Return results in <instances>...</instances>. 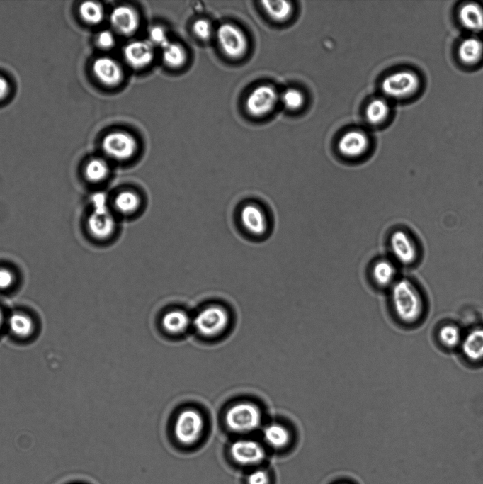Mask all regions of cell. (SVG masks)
<instances>
[{
  "label": "cell",
  "mask_w": 483,
  "mask_h": 484,
  "mask_svg": "<svg viewBox=\"0 0 483 484\" xmlns=\"http://www.w3.org/2000/svg\"><path fill=\"white\" fill-rule=\"evenodd\" d=\"M392 308L398 320L405 325H414L422 318L425 305L416 286L407 279H401L392 285Z\"/></svg>",
  "instance_id": "obj_1"
},
{
  "label": "cell",
  "mask_w": 483,
  "mask_h": 484,
  "mask_svg": "<svg viewBox=\"0 0 483 484\" xmlns=\"http://www.w3.org/2000/svg\"><path fill=\"white\" fill-rule=\"evenodd\" d=\"M263 414L254 403L243 401L232 405L226 412L225 423L228 429L237 434L251 433L261 424Z\"/></svg>",
  "instance_id": "obj_2"
},
{
  "label": "cell",
  "mask_w": 483,
  "mask_h": 484,
  "mask_svg": "<svg viewBox=\"0 0 483 484\" xmlns=\"http://www.w3.org/2000/svg\"><path fill=\"white\" fill-rule=\"evenodd\" d=\"M203 429L204 421L201 414L195 410L186 409L176 417L174 436L179 444L191 446L200 439Z\"/></svg>",
  "instance_id": "obj_3"
},
{
  "label": "cell",
  "mask_w": 483,
  "mask_h": 484,
  "mask_svg": "<svg viewBox=\"0 0 483 484\" xmlns=\"http://www.w3.org/2000/svg\"><path fill=\"white\" fill-rule=\"evenodd\" d=\"M420 80L414 72L402 70L385 77L382 83V92L393 99H403L413 95L419 88Z\"/></svg>",
  "instance_id": "obj_4"
},
{
  "label": "cell",
  "mask_w": 483,
  "mask_h": 484,
  "mask_svg": "<svg viewBox=\"0 0 483 484\" xmlns=\"http://www.w3.org/2000/svg\"><path fill=\"white\" fill-rule=\"evenodd\" d=\"M217 40L222 52L229 57H242L248 48V41L243 31L234 24L223 23L216 33Z\"/></svg>",
  "instance_id": "obj_5"
},
{
  "label": "cell",
  "mask_w": 483,
  "mask_h": 484,
  "mask_svg": "<svg viewBox=\"0 0 483 484\" xmlns=\"http://www.w3.org/2000/svg\"><path fill=\"white\" fill-rule=\"evenodd\" d=\"M228 314L226 310L217 305H212L203 309L195 317L193 325L198 333L203 336L212 337L220 334L227 326Z\"/></svg>",
  "instance_id": "obj_6"
},
{
  "label": "cell",
  "mask_w": 483,
  "mask_h": 484,
  "mask_svg": "<svg viewBox=\"0 0 483 484\" xmlns=\"http://www.w3.org/2000/svg\"><path fill=\"white\" fill-rule=\"evenodd\" d=\"M229 454L234 463L239 466H254L265 458L262 445L253 439H239L233 441L229 448Z\"/></svg>",
  "instance_id": "obj_7"
},
{
  "label": "cell",
  "mask_w": 483,
  "mask_h": 484,
  "mask_svg": "<svg viewBox=\"0 0 483 484\" xmlns=\"http://www.w3.org/2000/svg\"><path fill=\"white\" fill-rule=\"evenodd\" d=\"M137 147L135 137L123 131L109 133L102 141V148L105 153L118 160L131 158L135 154Z\"/></svg>",
  "instance_id": "obj_8"
},
{
  "label": "cell",
  "mask_w": 483,
  "mask_h": 484,
  "mask_svg": "<svg viewBox=\"0 0 483 484\" xmlns=\"http://www.w3.org/2000/svg\"><path fill=\"white\" fill-rule=\"evenodd\" d=\"M279 96L271 85H261L254 89L246 99V108L254 117L268 114L275 106Z\"/></svg>",
  "instance_id": "obj_9"
},
{
  "label": "cell",
  "mask_w": 483,
  "mask_h": 484,
  "mask_svg": "<svg viewBox=\"0 0 483 484\" xmlns=\"http://www.w3.org/2000/svg\"><path fill=\"white\" fill-rule=\"evenodd\" d=\"M390 246L394 258L402 264L411 265L418 258L417 244L413 237L404 230H397L392 232Z\"/></svg>",
  "instance_id": "obj_10"
},
{
  "label": "cell",
  "mask_w": 483,
  "mask_h": 484,
  "mask_svg": "<svg viewBox=\"0 0 483 484\" xmlns=\"http://www.w3.org/2000/svg\"><path fill=\"white\" fill-rule=\"evenodd\" d=\"M92 71L96 79L108 86H115L120 83L123 73L119 64L109 57H100L92 64Z\"/></svg>",
  "instance_id": "obj_11"
},
{
  "label": "cell",
  "mask_w": 483,
  "mask_h": 484,
  "mask_svg": "<svg viewBox=\"0 0 483 484\" xmlns=\"http://www.w3.org/2000/svg\"><path fill=\"white\" fill-rule=\"evenodd\" d=\"M154 46L148 40H135L124 48L123 55L126 62L135 69L147 67L153 60Z\"/></svg>",
  "instance_id": "obj_12"
},
{
  "label": "cell",
  "mask_w": 483,
  "mask_h": 484,
  "mask_svg": "<svg viewBox=\"0 0 483 484\" xmlns=\"http://www.w3.org/2000/svg\"><path fill=\"white\" fill-rule=\"evenodd\" d=\"M110 22L113 29L118 33L123 35H130L137 29L139 17L132 8L120 5L112 10Z\"/></svg>",
  "instance_id": "obj_13"
},
{
  "label": "cell",
  "mask_w": 483,
  "mask_h": 484,
  "mask_svg": "<svg viewBox=\"0 0 483 484\" xmlns=\"http://www.w3.org/2000/svg\"><path fill=\"white\" fill-rule=\"evenodd\" d=\"M90 233L97 239H106L113 232L115 222L110 213L104 207L95 209L87 220Z\"/></svg>",
  "instance_id": "obj_14"
},
{
  "label": "cell",
  "mask_w": 483,
  "mask_h": 484,
  "mask_svg": "<svg viewBox=\"0 0 483 484\" xmlns=\"http://www.w3.org/2000/svg\"><path fill=\"white\" fill-rule=\"evenodd\" d=\"M368 135L360 130L345 133L339 139L338 149L344 156L357 157L364 154L368 148Z\"/></svg>",
  "instance_id": "obj_15"
},
{
  "label": "cell",
  "mask_w": 483,
  "mask_h": 484,
  "mask_svg": "<svg viewBox=\"0 0 483 484\" xmlns=\"http://www.w3.org/2000/svg\"><path fill=\"white\" fill-rule=\"evenodd\" d=\"M462 354L472 363L483 361V326H477L463 335L460 345Z\"/></svg>",
  "instance_id": "obj_16"
},
{
  "label": "cell",
  "mask_w": 483,
  "mask_h": 484,
  "mask_svg": "<svg viewBox=\"0 0 483 484\" xmlns=\"http://www.w3.org/2000/svg\"><path fill=\"white\" fill-rule=\"evenodd\" d=\"M241 221L244 227L251 233L261 235L267 229V221L263 210L254 204L243 207L240 213Z\"/></svg>",
  "instance_id": "obj_17"
},
{
  "label": "cell",
  "mask_w": 483,
  "mask_h": 484,
  "mask_svg": "<svg viewBox=\"0 0 483 484\" xmlns=\"http://www.w3.org/2000/svg\"><path fill=\"white\" fill-rule=\"evenodd\" d=\"M460 23L467 30L479 32L483 30V9L477 4H463L459 11Z\"/></svg>",
  "instance_id": "obj_18"
},
{
  "label": "cell",
  "mask_w": 483,
  "mask_h": 484,
  "mask_svg": "<svg viewBox=\"0 0 483 484\" xmlns=\"http://www.w3.org/2000/svg\"><path fill=\"white\" fill-rule=\"evenodd\" d=\"M265 442L274 449H283L287 447L291 440L288 429L280 423H271L263 430Z\"/></svg>",
  "instance_id": "obj_19"
},
{
  "label": "cell",
  "mask_w": 483,
  "mask_h": 484,
  "mask_svg": "<svg viewBox=\"0 0 483 484\" xmlns=\"http://www.w3.org/2000/svg\"><path fill=\"white\" fill-rule=\"evenodd\" d=\"M458 54L463 63L468 65L475 64L482 57L483 43L477 38H467L460 43Z\"/></svg>",
  "instance_id": "obj_20"
},
{
  "label": "cell",
  "mask_w": 483,
  "mask_h": 484,
  "mask_svg": "<svg viewBox=\"0 0 483 484\" xmlns=\"http://www.w3.org/2000/svg\"><path fill=\"white\" fill-rule=\"evenodd\" d=\"M162 326L169 332L178 334L188 327L190 318L181 310H171L166 313L161 320Z\"/></svg>",
  "instance_id": "obj_21"
},
{
  "label": "cell",
  "mask_w": 483,
  "mask_h": 484,
  "mask_svg": "<svg viewBox=\"0 0 483 484\" xmlns=\"http://www.w3.org/2000/svg\"><path fill=\"white\" fill-rule=\"evenodd\" d=\"M261 4L268 16L278 22L286 21L292 13V5L288 1H263Z\"/></svg>",
  "instance_id": "obj_22"
},
{
  "label": "cell",
  "mask_w": 483,
  "mask_h": 484,
  "mask_svg": "<svg viewBox=\"0 0 483 484\" xmlns=\"http://www.w3.org/2000/svg\"><path fill=\"white\" fill-rule=\"evenodd\" d=\"M463 334L460 328L455 324L446 323L438 330V339L441 344L448 349L460 347Z\"/></svg>",
  "instance_id": "obj_23"
},
{
  "label": "cell",
  "mask_w": 483,
  "mask_h": 484,
  "mask_svg": "<svg viewBox=\"0 0 483 484\" xmlns=\"http://www.w3.org/2000/svg\"><path fill=\"white\" fill-rule=\"evenodd\" d=\"M390 114L388 103L383 99L377 98L372 100L365 109V116L368 121L373 125H378L384 122Z\"/></svg>",
  "instance_id": "obj_24"
},
{
  "label": "cell",
  "mask_w": 483,
  "mask_h": 484,
  "mask_svg": "<svg viewBox=\"0 0 483 484\" xmlns=\"http://www.w3.org/2000/svg\"><path fill=\"white\" fill-rule=\"evenodd\" d=\"M8 325L12 333L19 337H28L34 328L32 319L21 313H13L8 317Z\"/></svg>",
  "instance_id": "obj_25"
},
{
  "label": "cell",
  "mask_w": 483,
  "mask_h": 484,
  "mask_svg": "<svg viewBox=\"0 0 483 484\" xmlns=\"http://www.w3.org/2000/svg\"><path fill=\"white\" fill-rule=\"evenodd\" d=\"M161 49L162 59L167 66L171 68H178L185 63L186 54L185 50L180 45L169 42Z\"/></svg>",
  "instance_id": "obj_26"
},
{
  "label": "cell",
  "mask_w": 483,
  "mask_h": 484,
  "mask_svg": "<svg viewBox=\"0 0 483 484\" xmlns=\"http://www.w3.org/2000/svg\"><path fill=\"white\" fill-rule=\"evenodd\" d=\"M373 275L377 284L387 286L394 282L396 268L391 261L382 259L375 264Z\"/></svg>",
  "instance_id": "obj_27"
},
{
  "label": "cell",
  "mask_w": 483,
  "mask_h": 484,
  "mask_svg": "<svg viewBox=\"0 0 483 484\" xmlns=\"http://www.w3.org/2000/svg\"><path fill=\"white\" fill-rule=\"evenodd\" d=\"M81 18L87 23L95 25L99 23L103 18L104 11L102 6L93 1H86L79 7Z\"/></svg>",
  "instance_id": "obj_28"
},
{
  "label": "cell",
  "mask_w": 483,
  "mask_h": 484,
  "mask_svg": "<svg viewBox=\"0 0 483 484\" xmlns=\"http://www.w3.org/2000/svg\"><path fill=\"white\" fill-rule=\"evenodd\" d=\"M140 205V197L130 191H125L117 195L115 199V206L118 211L124 214L135 212Z\"/></svg>",
  "instance_id": "obj_29"
},
{
  "label": "cell",
  "mask_w": 483,
  "mask_h": 484,
  "mask_svg": "<svg viewBox=\"0 0 483 484\" xmlns=\"http://www.w3.org/2000/svg\"><path fill=\"white\" fill-rule=\"evenodd\" d=\"M109 172L107 163L101 158L90 160L84 170L86 178L92 182H99L105 179Z\"/></svg>",
  "instance_id": "obj_30"
},
{
  "label": "cell",
  "mask_w": 483,
  "mask_h": 484,
  "mask_svg": "<svg viewBox=\"0 0 483 484\" xmlns=\"http://www.w3.org/2000/svg\"><path fill=\"white\" fill-rule=\"evenodd\" d=\"M280 98L285 107L290 110L300 108L305 101L302 93L300 90L293 88L285 90Z\"/></svg>",
  "instance_id": "obj_31"
},
{
  "label": "cell",
  "mask_w": 483,
  "mask_h": 484,
  "mask_svg": "<svg viewBox=\"0 0 483 484\" xmlns=\"http://www.w3.org/2000/svg\"><path fill=\"white\" fill-rule=\"evenodd\" d=\"M148 37V41L153 46H159L161 48L170 42L165 30L159 26H153L149 30Z\"/></svg>",
  "instance_id": "obj_32"
},
{
  "label": "cell",
  "mask_w": 483,
  "mask_h": 484,
  "mask_svg": "<svg viewBox=\"0 0 483 484\" xmlns=\"http://www.w3.org/2000/svg\"><path fill=\"white\" fill-rule=\"evenodd\" d=\"M193 31L201 40H208L212 35V27L205 19H198L193 25Z\"/></svg>",
  "instance_id": "obj_33"
},
{
  "label": "cell",
  "mask_w": 483,
  "mask_h": 484,
  "mask_svg": "<svg viewBox=\"0 0 483 484\" xmlns=\"http://www.w3.org/2000/svg\"><path fill=\"white\" fill-rule=\"evenodd\" d=\"M246 484H270V477L267 471L256 469L251 472L246 477Z\"/></svg>",
  "instance_id": "obj_34"
},
{
  "label": "cell",
  "mask_w": 483,
  "mask_h": 484,
  "mask_svg": "<svg viewBox=\"0 0 483 484\" xmlns=\"http://www.w3.org/2000/svg\"><path fill=\"white\" fill-rule=\"evenodd\" d=\"M96 42L99 47L109 49L115 44L114 35L110 30H102L97 35Z\"/></svg>",
  "instance_id": "obj_35"
},
{
  "label": "cell",
  "mask_w": 483,
  "mask_h": 484,
  "mask_svg": "<svg viewBox=\"0 0 483 484\" xmlns=\"http://www.w3.org/2000/svg\"><path fill=\"white\" fill-rule=\"evenodd\" d=\"M14 280V277L11 271L6 269H0V289H6L9 288Z\"/></svg>",
  "instance_id": "obj_36"
},
{
  "label": "cell",
  "mask_w": 483,
  "mask_h": 484,
  "mask_svg": "<svg viewBox=\"0 0 483 484\" xmlns=\"http://www.w3.org/2000/svg\"><path fill=\"white\" fill-rule=\"evenodd\" d=\"M9 91L10 84L8 81L6 80V79L0 76V100L6 98Z\"/></svg>",
  "instance_id": "obj_37"
},
{
  "label": "cell",
  "mask_w": 483,
  "mask_h": 484,
  "mask_svg": "<svg viewBox=\"0 0 483 484\" xmlns=\"http://www.w3.org/2000/svg\"><path fill=\"white\" fill-rule=\"evenodd\" d=\"M3 322H4V316H3L2 312L0 310V329L2 327Z\"/></svg>",
  "instance_id": "obj_38"
}]
</instances>
